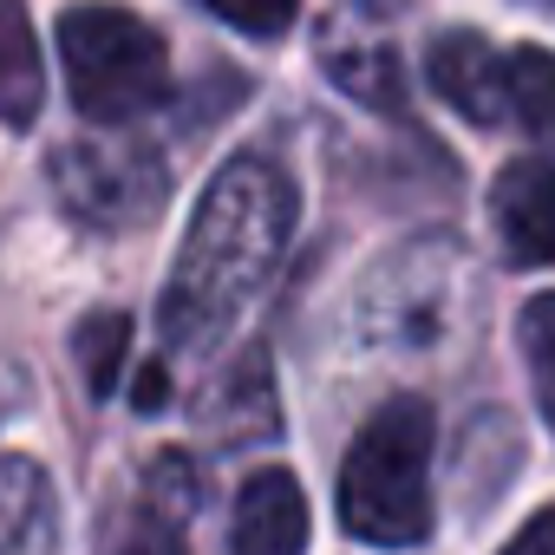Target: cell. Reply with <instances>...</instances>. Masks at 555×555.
<instances>
[{"mask_svg": "<svg viewBox=\"0 0 555 555\" xmlns=\"http://www.w3.org/2000/svg\"><path fill=\"white\" fill-rule=\"evenodd\" d=\"M301 196L274 157H235L203 190L190 235L177 248V274L164 288V334L183 353H209L274 282L288 255Z\"/></svg>", "mask_w": 555, "mask_h": 555, "instance_id": "6da1fadb", "label": "cell"}, {"mask_svg": "<svg viewBox=\"0 0 555 555\" xmlns=\"http://www.w3.org/2000/svg\"><path fill=\"white\" fill-rule=\"evenodd\" d=\"M340 522L379 548H412L431 535V405L418 392L386 399L360 425L340 464Z\"/></svg>", "mask_w": 555, "mask_h": 555, "instance_id": "7a4b0ae2", "label": "cell"}, {"mask_svg": "<svg viewBox=\"0 0 555 555\" xmlns=\"http://www.w3.org/2000/svg\"><path fill=\"white\" fill-rule=\"evenodd\" d=\"M60 60H66V92L86 118L125 125L144 118L170 92V53L151 21L112 0H79L60 21Z\"/></svg>", "mask_w": 555, "mask_h": 555, "instance_id": "3957f363", "label": "cell"}, {"mask_svg": "<svg viewBox=\"0 0 555 555\" xmlns=\"http://www.w3.org/2000/svg\"><path fill=\"white\" fill-rule=\"evenodd\" d=\"M431 92L470 125H516L535 144H555V53L490 47L483 34H444L425 53Z\"/></svg>", "mask_w": 555, "mask_h": 555, "instance_id": "277c9868", "label": "cell"}, {"mask_svg": "<svg viewBox=\"0 0 555 555\" xmlns=\"http://www.w3.org/2000/svg\"><path fill=\"white\" fill-rule=\"evenodd\" d=\"M164 190H170V177H164L157 151H144V144H73L60 157V196L99 229L144 222L164 203Z\"/></svg>", "mask_w": 555, "mask_h": 555, "instance_id": "5b68a950", "label": "cell"}, {"mask_svg": "<svg viewBox=\"0 0 555 555\" xmlns=\"http://www.w3.org/2000/svg\"><path fill=\"white\" fill-rule=\"evenodd\" d=\"M490 229L516 268H548L555 261V164L548 157H516L490 183Z\"/></svg>", "mask_w": 555, "mask_h": 555, "instance_id": "8992f818", "label": "cell"}, {"mask_svg": "<svg viewBox=\"0 0 555 555\" xmlns=\"http://www.w3.org/2000/svg\"><path fill=\"white\" fill-rule=\"evenodd\" d=\"M308 548V496L288 470H261L242 483L229 509V555H301Z\"/></svg>", "mask_w": 555, "mask_h": 555, "instance_id": "52a82bcc", "label": "cell"}, {"mask_svg": "<svg viewBox=\"0 0 555 555\" xmlns=\"http://www.w3.org/2000/svg\"><path fill=\"white\" fill-rule=\"evenodd\" d=\"M183 509H190V464L164 457L138 496V509L125 516V535L112 555H183Z\"/></svg>", "mask_w": 555, "mask_h": 555, "instance_id": "ba28073f", "label": "cell"}, {"mask_svg": "<svg viewBox=\"0 0 555 555\" xmlns=\"http://www.w3.org/2000/svg\"><path fill=\"white\" fill-rule=\"evenodd\" d=\"M40 99H47V73H40L27 8L21 0H0V125H34Z\"/></svg>", "mask_w": 555, "mask_h": 555, "instance_id": "9c48e42d", "label": "cell"}, {"mask_svg": "<svg viewBox=\"0 0 555 555\" xmlns=\"http://www.w3.org/2000/svg\"><path fill=\"white\" fill-rule=\"evenodd\" d=\"M203 418H209V431L222 425V438L274 431V392H268V379H261V360H255V353H248L235 373H222V386H209Z\"/></svg>", "mask_w": 555, "mask_h": 555, "instance_id": "30bf717a", "label": "cell"}, {"mask_svg": "<svg viewBox=\"0 0 555 555\" xmlns=\"http://www.w3.org/2000/svg\"><path fill=\"white\" fill-rule=\"evenodd\" d=\"M321 60H327V73H334V86H347L353 99H379L386 112L399 105V73H392V53H386V47H353L347 34H334V40L321 47Z\"/></svg>", "mask_w": 555, "mask_h": 555, "instance_id": "8fae6325", "label": "cell"}, {"mask_svg": "<svg viewBox=\"0 0 555 555\" xmlns=\"http://www.w3.org/2000/svg\"><path fill=\"white\" fill-rule=\"evenodd\" d=\"M522 360H529V379H535L542 425L555 431V295H535L522 308Z\"/></svg>", "mask_w": 555, "mask_h": 555, "instance_id": "7c38bea8", "label": "cell"}, {"mask_svg": "<svg viewBox=\"0 0 555 555\" xmlns=\"http://www.w3.org/2000/svg\"><path fill=\"white\" fill-rule=\"evenodd\" d=\"M203 8H209L216 21H229L235 34H248V40H282V34L295 27V8H301V0H203Z\"/></svg>", "mask_w": 555, "mask_h": 555, "instance_id": "4fadbf2b", "label": "cell"}, {"mask_svg": "<svg viewBox=\"0 0 555 555\" xmlns=\"http://www.w3.org/2000/svg\"><path fill=\"white\" fill-rule=\"evenodd\" d=\"M79 353H86V379H92V392H112V379H118V353H125V314H92L86 334H79Z\"/></svg>", "mask_w": 555, "mask_h": 555, "instance_id": "5bb4252c", "label": "cell"}, {"mask_svg": "<svg viewBox=\"0 0 555 555\" xmlns=\"http://www.w3.org/2000/svg\"><path fill=\"white\" fill-rule=\"evenodd\" d=\"M503 555H555V503H548V509H535V516H529V529H522Z\"/></svg>", "mask_w": 555, "mask_h": 555, "instance_id": "9a60e30c", "label": "cell"}]
</instances>
